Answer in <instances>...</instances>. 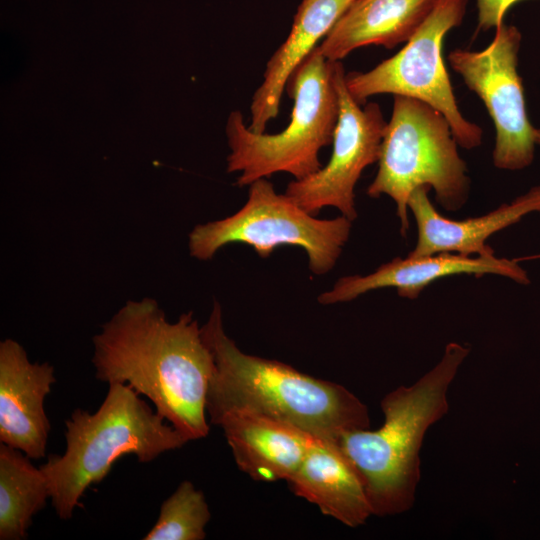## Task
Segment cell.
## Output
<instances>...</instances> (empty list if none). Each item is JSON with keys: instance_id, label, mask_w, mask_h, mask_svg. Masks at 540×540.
Returning a JSON list of instances; mask_svg holds the SVG:
<instances>
[{"instance_id": "obj_1", "label": "cell", "mask_w": 540, "mask_h": 540, "mask_svg": "<svg viewBox=\"0 0 540 540\" xmlns=\"http://www.w3.org/2000/svg\"><path fill=\"white\" fill-rule=\"evenodd\" d=\"M93 345L98 380L126 384L147 397L189 441L208 435L206 402L215 364L193 312L171 323L156 300L127 301Z\"/></svg>"}, {"instance_id": "obj_2", "label": "cell", "mask_w": 540, "mask_h": 540, "mask_svg": "<svg viewBox=\"0 0 540 540\" xmlns=\"http://www.w3.org/2000/svg\"><path fill=\"white\" fill-rule=\"evenodd\" d=\"M201 333L215 364L206 402L210 422L226 411L245 410L332 441L369 428L367 406L344 386L242 352L224 330L219 302Z\"/></svg>"}, {"instance_id": "obj_3", "label": "cell", "mask_w": 540, "mask_h": 540, "mask_svg": "<svg viewBox=\"0 0 540 540\" xmlns=\"http://www.w3.org/2000/svg\"><path fill=\"white\" fill-rule=\"evenodd\" d=\"M469 352L466 345L448 343L432 369L385 395L379 429L347 431L336 440L363 481L373 515L401 514L414 505L424 437L449 411L448 389Z\"/></svg>"}, {"instance_id": "obj_4", "label": "cell", "mask_w": 540, "mask_h": 540, "mask_svg": "<svg viewBox=\"0 0 540 540\" xmlns=\"http://www.w3.org/2000/svg\"><path fill=\"white\" fill-rule=\"evenodd\" d=\"M94 413L75 409L66 425L64 454L40 466L56 514L69 520L86 489L101 482L114 462L133 454L147 463L189 439L153 410L130 386L110 383Z\"/></svg>"}, {"instance_id": "obj_5", "label": "cell", "mask_w": 540, "mask_h": 540, "mask_svg": "<svg viewBox=\"0 0 540 540\" xmlns=\"http://www.w3.org/2000/svg\"><path fill=\"white\" fill-rule=\"evenodd\" d=\"M288 86L294 105L290 122L281 132L251 131L240 111L228 117L226 135L231 152L227 171L240 173L239 187L279 172L300 180L322 167L319 152L332 143L339 112L334 62L317 46L296 69Z\"/></svg>"}, {"instance_id": "obj_6", "label": "cell", "mask_w": 540, "mask_h": 540, "mask_svg": "<svg viewBox=\"0 0 540 540\" xmlns=\"http://www.w3.org/2000/svg\"><path fill=\"white\" fill-rule=\"evenodd\" d=\"M458 143L445 116L432 106L405 96H394L378 160V171L367 195H387L396 204L400 231L409 230L408 201L419 187L432 188L446 210L467 201L470 179Z\"/></svg>"}, {"instance_id": "obj_7", "label": "cell", "mask_w": 540, "mask_h": 540, "mask_svg": "<svg viewBox=\"0 0 540 540\" xmlns=\"http://www.w3.org/2000/svg\"><path fill=\"white\" fill-rule=\"evenodd\" d=\"M352 221L341 215L318 219L286 194L275 191L267 178L249 185L244 206L224 219L196 225L189 233L190 255L205 261L227 244L244 243L262 258L280 246L303 248L316 275L335 266L349 239Z\"/></svg>"}, {"instance_id": "obj_8", "label": "cell", "mask_w": 540, "mask_h": 540, "mask_svg": "<svg viewBox=\"0 0 540 540\" xmlns=\"http://www.w3.org/2000/svg\"><path fill=\"white\" fill-rule=\"evenodd\" d=\"M466 7L467 0H437L397 54L367 72L345 74L350 95L359 104L378 94L420 100L445 116L459 146L478 147L482 129L460 112L442 56L443 39L462 23Z\"/></svg>"}, {"instance_id": "obj_9", "label": "cell", "mask_w": 540, "mask_h": 540, "mask_svg": "<svg viewBox=\"0 0 540 540\" xmlns=\"http://www.w3.org/2000/svg\"><path fill=\"white\" fill-rule=\"evenodd\" d=\"M521 39L517 27L502 23L483 50L455 49L448 55L451 68L483 101L493 121V164L503 170L528 167L535 153V128L528 118L517 71Z\"/></svg>"}, {"instance_id": "obj_10", "label": "cell", "mask_w": 540, "mask_h": 540, "mask_svg": "<svg viewBox=\"0 0 540 540\" xmlns=\"http://www.w3.org/2000/svg\"><path fill=\"white\" fill-rule=\"evenodd\" d=\"M334 79L339 112L330 159L315 173L291 181L285 194L311 215L334 207L353 222L357 218L355 185L363 170L378 162L387 122L377 103L362 107L350 95L340 61L334 62Z\"/></svg>"}, {"instance_id": "obj_11", "label": "cell", "mask_w": 540, "mask_h": 540, "mask_svg": "<svg viewBox=\"0 0 540 540\" xmlns=\"http://www.w3.org/2000/svg\"><path fill=\"white\" fill-rule=\"evenodd\" d=\"M56 382L48 362L32 363L13 339L0 343V442L30 459L46 455L50 423L44 400Z\"/></svg>"}, {"instance_id": "obj_12", "label": "cell", "mask_w": 540, "mask_h": 540, "mask_svg": "<svg viewBox=\"0 0 540 540\" xmlns=\"http://www.w3.org/2000/svg\"><path fill=\"white\" fill-rule=\"evenodd\" d=\"M459 274H493L522 285L530 283L527 272L515 259L498 258L495 255L472 257L456 253L418 257L408 255L406 258L396 257L368 275L340 278L331 290L318 296V302L323 305L348 302L381 288H395L400 297L416 299L434 281Z\"/></svg>"}, {"instance_id": "obj_13", "label": "cell", "mask_w": 540, "mask_h": 540, "mask_svg": "<svg viewBox=\"0 0 540 540\" xmlns=\"http://www.w3.org/2000/svg\"><path fill=\"white\" fill-rule=\"evenodd\" d=\"M428 187L413 191L408 208L416 221L418 235L410 256L456 253L464 256H491L486 244L493 234L519 222L526 215L540 213V186L531 188L512 202L502 204L482 216L453 220L441 215L428 198Z\"/></svg>"}, {"instance_id": "obj_14", "label": "cell", "mask_w": 540, "mask_h": 540, "mask_svg": "<svg viewBox=\"0 0 540 540\" xmlns=\"http://www.w3.org/2000/svg\"><path fill=\"white\" fill-rule=\"evenodd\" d=\"M211 424L224 431L238 468L263 482L288 481L316 438L295 426L245 410L226 411Z\"/></svg>"}, {"instance_id": "obj_15", "label": "cell", "mask_w": 540, "mask_h": 540, "mask_svg": "<svg viewBox=\"0 0 540 540\" xmlns=\"http://www.w3.org/2000/svg\"><path fill=\"white\" fill-rule=\"evenodd\" d=\"M287 482L295 495L346 526L356 528L373 515L363 481L336 441L315 438Z\"/></svg>"}, {"instance_id": "obj_16", "label": "cell", "mask_w": 540, "mask_h": 540, "mask_svg": "<svg viewBox=\"0 0 540 540\" xmlns=\"http://www.w3.org/2000/svg\"><path fill=\"white\" fill-rule=\"evenodd\" d=\"M353 0H302L291 31L266 64L263 81L253 94L248 128L264 133L278 116L285 86Z\"/></svg>"}, {"instance_id": "obj_17", "label": "cell", "mask_w": 540, "mask_h": 540, "mask_svg": "<svg viewBox=\"0 0 540 540\" xmlns=\"http://www.w3.org/2000/svg\"><path fill=\"white\" fill-rule=\"evenodd\" d=\"M437 0H353L318 49L329 61L368 45L393 48L418 30Z\"/></svg>"}, {"instance_id": "obj_18", "label": "cell", "mask_w": 540, "mask_h": 540, "mask_svg": "<svg viewBox=\"0 0 540 540\" xmlns=\"http://www.w3.org/2000/svg\"><path fill=\"white\" fill-rule=\"evenodd\" d=\"M22 451L0 445V539L27 537L33 516L50 498L48 480Z\"/></svg>"}, {"instance_id": "obj_19", "label": "cell", "mask_w": 540, "mask_h": 540, "mask_svg": "<svg viewBox=\"0 0 540 540\" xmlns=\"http://www.w3.org/2000/svg\"><path fill=\"white\" fill-rule=\"evenodd\" d=\"M211 518L204 494L182 481L161 505L159 517L143 540H203Z\"/></svg>"}, {"instance_id": "obj_20", "label": "cell", "mask_w": 540, "mask_h": 540, "mask_svg": "<svg viewBox=\"0 0 540 540\" xmlns=\"http://www.w3.org/2000/svg\"><path fill=\"white\" fill-rule=\"evenodd\" d=\"M522 0H477L478 30L497 28L504 23L507 11Z\"/></svg>"}, {"instance_id": "obj_21", "label": "cell", "mask_w": 540, "mask_h": 540, "mask_svg": "<svg viewBox=\"0 0 540 540\" xmlns=\"http://www.w3.org/2000/svg\"><path fill=\"white\" fill-rule=\"evenodd\" d=\"M537 259H540V254H533V255H530V256H525V257H521V258H516L515 260H516L517 262H521V261L537 260Z\"/></svg>"}, {"instance_id": "obj_22", "label": "cell", "mask_w": 540, "mask_h": 540, "mask_svg": "<svg viewBox=\"0 0 540 540\" xmlns=\"http://www.w3.org/2000/svg\"><path fill=\"white\" fill-rule=\"evenodd\" d=\"M534 136L536 144L540 145V128H535Z\"/></svg>"}]
</instances>
